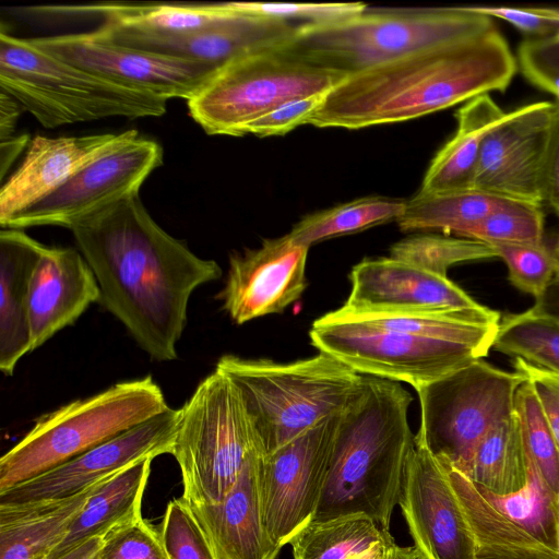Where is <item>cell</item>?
<instances>
[{"label": "cell", "mask_w": 559, "mask_h": 559, "mask_svg": "<svg viewBox=\"0 0 559 559\" xmlns=\"http://www.w3.org/2000/svg\"><path fill=\"white\" fill-rule=\"evenodd\" d=\"M71 231L97 280L99 304L152 359H177L190 297L199 286L222 276L218 263L198 257L164 230L139 194Z\"/></svg>", "instance_id": "obj_1"}, {"label": "cell", "mask_w": 559, "mask_h": 559, "mask_svg": "<svg viewBox=\"0 0 559 559\" xmlns=\"http://www.w3.org/2000/svg\"><path fill=\"white\" fill-rule=\"evenodd\" d=\"M518 69L516 57L495 28L346 75L325 94L308 123L358 130L408 121L504 92Z\"/></svg>", "instance_id": "obj_2"}, {"label": "cell", "mask_w": 559, "mask_h": 559, "mask_svg": "<svg viewBox=\"0 0 559 559\" xmlns=\"http://www.w3.org/2000/svg\"><path fill=\"white\" fill-rule=\"evenodd\" d=\"M413 399L400 382L365 376L338 416L324 487L311 522L364 514L390 531L415 435Z\"/></svg>", "instance_id": "obj_3"}, {"label": "cell", "mask_w": 559, "mask_h": 559, "mask_svg": "<svg viewBox=\"0 0 559 559\" xmlns=\"http://www.w3.org/2000/svg\"><path fill=\"white\" fill-rule=\"evenodd\" d=\"M491 17L469 7L366 8L338 21L306 23L281 46L316 67L346 75L431 46L484 35Z\"/></svg>", "instance_id": "obj_4"}, {"label": "cell", "mask_w": 559, "mask_h": 559, "mask_svg": "<svg viewBox=\"0 0 559 559\" xmlns=\"http://www.w3.org/2000/svg\"><path fill=\"white\" fill-rule=\"evenodd\" d=\"M215 369L239 388L264 455L342 413L365 377L324 352L292 362L224 355Z\"/></svg>", "instance_id": "obj_5"}, {"label": "cell", "mask_w": 559, "mask_h": 559, "mask_svg": "<svg viewBox=\"0 0 559 559\" xmlns=\"http://www.w3.org/2000/svg\"><path fill=\"white\" fill-rule=\"evenodd\" d=\"M0 91L49 129L110 117H160L168 103L60 60L3 28Z\"/></svg>", "instance_id": "obj_6"}, {"label": "cell", "mask_w": 559, "mask_h": 559, "mask_svg": "<svg viewBox=\"0 0 559 559\" xmlns=\"http://www.w3.org/2000/svg\"><path fill=\"white\" fill-rule=\"evenodd\" d=\"M309 335L319 352L356 372L405 382L416 391L484 359L495 342L419 334L383 314L349 316L337 309L317 319Z\"/></svg>", "instance_id": "obj_7"}, {"label": "cell", "mask_w": 559, "mask_h": 559, "mask_svg": "<svg viewBox=\"0 0 559 559\" xmlns=\"http://www.w3.org/2000/svg\"><path fill=\"white\" fill-rule=\"evenodd\" d=\"M152 376L118 382L43 414L0 459V492L168 411Z\"/></svg>", "instance_id": "obj_8"}, {"label": "cell", "mask_w": 559, "mask_h": 559, "mask_svg": "<svg viewBox=\"0 0 559 559\" xmlns=\"http://www.w3.org/2000/svg\"><path fill=\"white\" fill-rule=\"evenodd\" d=\"M261 441L243 396L215 369L179 408L171 450L188 503H217L236 483Z\"/></svg>", "instance_id": "obj_9"}, {"label": "cell", "mask_w": 559, "mask_h": 559, "mask_svg": "<svg viewBox=\"0 0 559 559\" xmlns=\"http://www.w3.org/2000/svg\"><path fill=\"white\" fill-rule=\"evenodd\" d=\"M346 74L309 64L281 46L221 66L189 100L190 117L211 135H246L247 127L294 99L326 94Z\"/></svg>", "instance_id": "obj_10"}, {"label": "cell", "mask_w": 559, "mask_h": 559, "mask_svg": "<svg viewBox=\"0 0 559 559\" xmlns=\"http://www.w3.org/2000/svg\"><path fill=\"white\" fill-rule=\"evenodd\" d=\"M525 377L478 359L417 390L420 421L415 443L465 474L480 440L514 414Z\"/></svg>", "instance_id": "obj_11"}, {"label": "cell", "mask_w": 559, "mask_h": 559, "mask_svg": "<svg viewBox=\"0 0 559 559\" xmlns=\"http://www.w3.org/2000/svg\"><path fill=\"white\" fill-rule=\"evenodd\" d=\"M163 162L162 146L138 134L76 171L55 191L1 224L24 229L79 223L136 195Z\"/></svg>", "instance_id": "obj_12"}, {"label": "cell", "mask_w": 559, "mask_h": 559, "mask_svg": "<svg viewBox=\"0 0 559 559\" xmlns=\"http://www.w3.org/2000/svg\"><path fill=\"white\" fill-rule=\"evenodd\" d=\"M38 49L122 86L189 100L219 68L116 43L97 29L27 37Z\"/></svg>", "instance_id": "obj_13"}, {"label": "cell", "mask_w": 559, "mask_h": 559, "mask_svg": "<svg viewBox=\"0 0 559 559\" xmlns=\"http://www.w3.org/2000/svg\"><path fill=\"white\" fill-rule=\"evenodd\" d=\"M441 464L478 548L559 552L558 496L530 461L526 486L508 495L491 492L455 468Z\"/></svg>", "instance_id": "obj_14"}, {"label": "cell", "mask_w": 559, "mask_h": 559, "mask_svg": "<svg viewBox=\"0 0 559 559\" xmlns=\"http://www.w3.org/2000/svg\"><path fill=\"white\" fill-rule=\"evenodd\" d=\"M340 414L323 419L262 457L263 522L270 538L281 549L313 519L324 487Z\"/></svg>", "instance_id": "obj_15"}, {"label": "cell", "mask_w": 559, "mask_h": 559, "mask_svg": "<svg viewBox=\"0 0 559 559\" xmlns=\"http://www.w3.org/2000/svg\"><path fill=\"white\" fill-rule=\"evenodd\" d=\"M557 109V102L543 100L508 111L484 139L472 189L543 205Z\"/></svg>", "instance_id": "obj_16"}, {"label": "cell", "mask_w": 559, "mask_h": 559, "mask_svg": "<svg viewBox=\"0 0 559 559\" xmlns=\"http://www.w3.org/2000/svg\"><path fill=\"white\" fill-rule=\"evenodd\" d=\"M179 409L168 411L53 467L0 492V504L63 499L129 465L171 453Z\"/></svg>", "instance_id": "obj_17"}, {"label": "cell", "mask_w": 559, "mask_h": 559, "mask_svg": "<svg viewBox=\"0 0 559 559\" xmlns=\"http://www.w3.org/2000/svg\"><path fill=\"white\" fill-rule=\"evenodd\" d=\"M399 504L425 559H476L478 545L447 471L424 445L415 443Z\"/></svg>", "instance_id": "obj_18"}, {"label": "cell", "mask_w": 559, "mask_h": 559, "mask_svg": "<svg viewBox=\"0 0 559 559\" xmlns=\"http://www.w3.org/2000/svg\"><path fill=\"white\" fill-rule=\"evenodd\" d=\"M308 251L309 247L287 234L265 239L259 248L233 253L225 285L217 295L223 309L237 324L284 311L307 288Z\"/></svg>", "instance_id": "obj_19"}, {"label": "cell", "mask_w": 559, "mask_h": 559, "mask_svg": "<svg viewBox=\"0 0 559 559\" xmlns=\"http://www.w3.org/2000/svg\"><path fill=\"white\" fill-rule=\"evenodd\" d=\"M348 278L349 295L337 309L345 314L457 312L485 308L448 277L391 257L364 259L353 266Z\"/></svg>", "instance_id": "obj_20"}, {"label": "cell", "mask_w": 559, "mask_h": 559, "mask_svg": "<svg viewBox=\"0 0 559 559\" xmlns=\"http://www.w3.org/2000/svg\"><path fill=\"white\" fill-rule=\"evenodd\" d=\"M297 25L238 13L224 23L187 33H158L106 23L96 29L122 45L221 67L240 55L283 45Z\"/></svg>", "instance_id": "obj_21"}, {"label": "cell", "mask_w": 559, "mask_h": 559, "mask_svg": "<svg viewBox=\"0 0 559 559\" xmlns=\"http://www.w3.org/2000/svg\"><path fill=\"white\" fill-rule=\"evenodd\" d=\"M136 130L81 136L36 135L0 189V225L38 202L76 171L136 136Z\"/></svg>", "instance_id": "obj_22"}, {"label": "cell", "mask_w": 559, "mask_h": 559, "mask_svg": "<svg viewBox=\"0 0 559 559\" xmlns=\"http://www.w3.org/2000/svg\"><path fill=\"white\" fill-rule=\"evenodd\" d=\"M99 299L97 280L79 250L46 247L28 286L31 352L72 325Z\"/></svg>", "instance_id": "obj_23"}, {"label": "cell", "mask_w": 559, "mask_h": 559, "mask_svg": "<svg viewBox=\"0 0 559 559\" xmlns=\"http://www.w3.org/2000/svg\"><path fill=\"white\" fill-rule=\"evenodd\" d=\"M252 453L236 483L217 503H189L212 543L218 559H277L281 548L263 522L261 461Z\"/></svg>", "instance_id": "obj_24"}, {"label": "cell", "mask_w": 559, "mask_h": 559, "mask_svg": "<svg viewBox=\"0 0 559 559\" xmlns=\"http://www.w3.org/2000/svg\"><path fill=\"white\" fill-rule=\"evenodd\" d=\"M46 247L23 229L0 231V370L4 376H12L20 359L31 353L28 286Z\"/></svg>", "instance_id": "obj_25"}, {"label": "cell", "mask_w": 559, "mask_h": 559, "mask_svg": "<svg viewBox=\"0 0 559 559\" xmlns=\"http://www.w3.org/2000/svg\"><path fill=\"white\" fill-rule=\"evenodd\" d=\"M100 481L63 499L0 504V559H46Z\"/></svg>", "instance_id": "obj_26"}, {"label": "cell", "mask_w": 559, "mask_h": 559, "mask_svg": "<svg viewBox=\"0 0 559 559\" xmlns=\"http://www.w3.org/2000/svg\"><path fill=\"white\" fill-rule=\"evenodd\" d=\"M506 114L489 94L474 97L461 106L455 115L456 131L432 158L418 192L472 189L484 139Z\"/></svg>", "instance_id": "obj_27"}, {"label": "cell", "mask_w": 559, "mask_h": 559, "mask_svg": "<svg viewBox=\"0 0 559 559\" xmlns=\"http://www.w3.org/2000/svg\"><path fill=\"white\" fill-rule=\"evenodd\" d=\"M152 461H138L100 481L66 537L46 559H55L88 538L105 537L111 531L142 518L141 504Z\"/></svg>", "instance_id": "obj_28"}, {"label": "cell", "mask_w": 559, "mask_h": 559, "mask_svg": "<svg viewBox=\"0 0 559 559\" xmlns=\"http://www.w3.org/2000/svg\"><path fill=\"white\" fill-rule=\"evenodd\" d=\"M41 14L100 16L106 24L158 33H187L224 23L238 13L228 2L128 3L40 7Z\"/></svg>", "instance_id": "obj_29"}, {"label": "cell", "mask_w": 559, "mask_h": 559, "mask_svg": "<svg viewBox=\"0 0 559 559\" xmlns=\"http://www.w3.org/2000/svg\"><path fill=\"white\" fill-rule=\"evenodd\" d=\"M507 200L474 189L440 193L417 192L396 221L404 231L439 230L467 238L469 233Z\"/></svg>", "instance_id": "obj_30"}, {"label": "cell", "mask_w": 559, "mask_h": 559, "mask_svg": "<svg viewBox=\"0 0 559 559\" xmlns=\"http://www.w3.org/2000/svg\"><path fill=\"white\" fill-rule=\"evenodd\" d=\"M394 542L372 519L350 514L310 522L289 544L294 559H357Z\"/></svg>", "instance_id": "obj_31"}, {"label": "cell", "mask_w": 559, "mask_h": 559, "mask_svg": "<svg viewBox=\"0 0 559 559\" xmlns=\"http://www.w3.org/2000/svg\"><path fill=\"white\" fill-rule=\"evenodd\" d=\"M463 475L498 495L514 493L526 486L528 460L514 414L480 440Z\"/></svg>", "instance_id": "obj_32"}, {"label": "cell", "mask_w": 559, "mask_h": 559, "mask_svg": "<svg viewBox=\"0 0 559 559\" xmlns=\"http://www.w3.org/2000/svg\"><path fill=\"white\" fill-rule=\"evenodd\" d=\"M492 348L559 374V314L535 304L500 320Z\"/></svg>", "instance_id": "obj_33"}, {"label": "cell", "mask_w": 559, "mask_h": 559, "mask_svg": "<svg viewBox=\"0 0 559 559\" xmlns=\"http://www.w3.org/2000/svg\"><path fill=\"white\" fill-rule=\"evenodd\" d=\"M406 201L384 197H365L304 216L289 236L298 243L311 245L347 234L365 230L403 214Z\"/></svg>", "instance_id": "obj_34"}, {"label": "cell", "mask_w": 559, "mask_h": 559, "mask_svg": "<svg viewBox=\"0 0 559 559\" xmlns=\"http://www.w3.org/2000/svg\"><path fill=\"white\" fill-rule=\"evenodd\" d=\"M390 257L448 277V270L455 264L497 258V254L490 246L478 240L420 234L395 242Z\"/></svg>", "instance_id": "obj_35"}, {"label": "cell", "mask_w": 559, "mask_h": 559, "mask_svg": "<svg viewBox=\"0 0 559 559\" xmlns=\"http://www.w3.org/2000/svg\"><path fill=\"white\" fill-rule=\"evenodd\" d=\"M514 415L528 461L558 496L559 450L536 394L526 379L515 393Z\"/></svg>", "instance_id": "obj_36"}, {"label": "cell", "mask_w": 559, "mask_h": 559, "mask_svg": "<svg viewBox=\"0 0 559 559\" xmlns=\"http://www.w3.org/2000/svg\"><path fill=\"white\" fill-rule=\"evenodd\" d=\"M543 205L507 200L467 236L488 246L544 242Z\"/></svg>", "instance_id": "obj_37"}, {"label": "cell", "mask_w": 559, "mask_h": 559, "mask_svg": "<svg viewBox=\"0 0 559 559\" xmlns=\"http://www.w3.org/2000/svg\"><path fill=\"white\" fill-rule=\"evenodd\" d=\"M509 271V281L518 289L539 300L559 271V259L544 242L499 243L490 246Z\"/></svg>", "instance_id": "obj_38"}, {"label": "cell", "mask_w": 559, "mask_h": 559, "mask_svg": "<svg viewBox=\"0 0 559 559\" xmlns=\"http://www.w3.org/2000/svg\"><path fill=\"white\" fill-rule=\"evenodd\" d=\"M159 534L168 559H218L206 533L182 497L168 502Z\"/></svg>", "instance_id": "obj_39"}, {"label": "cell", "mask_w": 559, "mask_h": 559, "mask_svg": "<svg viewBox=\"0 0 559 559\" xmlns=\"http://www.w3.org/2000/svg\"><path fill=\"white\" fill-rule=\"evenodd\" d=\"M229 5L237 13L280 20L294 24L324 23L344 20L362 12L367 8L362 2H229Z\"/></svg>", "instance_id": "obj_40"}, {"label": "cell", "mask_w": 559, "mask_h": 559, "mask_svg": "<svg viewBox=\"0 0 559 559\" xmlns=\"http://www.w3.org/2000/svg\"><path fill=\"white\" fill-rule=\"evenodd\" d=\"M98 559H168L160 534L140 518L103 538Z\"/></svg>", "instance_id": "obj_41"}, {"label": "cell", "mask_w": 559, "mask_h": 559, "mask_svg": "<svg viewBox=\"0 0 559 559\" xmlns=\"http://www.w3.org/2000/svg\"><path fill=\"white\" fill-rule=\"evenodd\" d=\"M472 11L503 20L519 29L525 39H545L559 34V8L472 5Z\"/></svg>", "instance_id": "obj_42"}, {"label": "cell", "mask_w": 559, "mask_h": 559, "mask_svg": "<svg viewBox=\"0 0 559 559\" xmlns=\"http://www.w3.org/2000/svg\"><path fill=\"white\" fill-rule=\"evenodd\" d=\"M516 61L522 74L538 88L549 81H559V34L524 39L518 48Z\"/></svg>", "instance_id": "obj_43"}, {"label": "cell", "mask_w": 559, "mask_h": 559, "mask_svg": "<svg viewBox=\"0 0 559 559\" xmlns=\"http://www.w3.org/2000/svg\"><path fill=\"white\" fill-rule=\"evenodd\" d=\"M325 94L290 100L260 117L246 129V134L259 138L284 135L301 124L308 123L319 108Z\"/></svg>", "instance_id": "obj_44"}, {"label": "cell", "mask_w": 559, "mask_h": 559, "mask_svg": "<svg viewBox=\"0 0 559 559\" xmlns=\"http://www.w3.org/2000/svg\"><path fill=\"white\" fill-rule=\"evenodd\" d=\"M514 370L532 385L559 450V374L513 359Z\"/></svg>", "instance_id": "obj_45"}, {"label": "cell", "mask_w": 559, "mask_h": 559, "mask_svg": "<svg viewBox=\"0 0 559 559\" xmlns=\"http://www.w3.org/2000/svg\"><path fill=\"white\" fill-rule=\"evenodd\" d=\"M544 203H547L559 218V103L545 169Z\"/></svg>", "instance_id": "obj_46"}, {"label": "cell", "mask_w": 559, "mask_h": 559, "mask_svg": "<svg viewBox=\"0 0 559 559\" xmlns=\"http://www.w3.org/2000/svg\"><path fill=\"white\" fill-rule=\"evenodd\" d=\"M22 111L24 109L13 97L0 91V140L15 135V127Z\"/></svg>", "instance_id": "obj_47"}, {"label": "cell", "mask_w": 559, "mask_h": 559, "mask_svg": "<svg viewBox=\"0 0 559 559\" xmlns=\"http://www.w3.org/2000/svg\"><path fill=\"white\" fill-rule=\"evenodd\" d=\"M476 559H559V552L509 548H478Z\"/></svg>", "instance_id": "obj_48"}, {"label": "cell", "mask_w": 559, "mask_h": 559, "mask_svg": "<svg viewBox=\"0 0 559 559\" xmlns=\"http://www.w3.org/2000/svg\"><path fill=\"white\" fill-rule=\"evenodd\" d=\"M28 134L14 135L12 138L1 140L0 144V174L1 179L5 176L7 170L12 166L16 157L29 144Z\"/></svg>", "instance_id": "obj_49"}, {"label": "cell", "mask_w": 559, "mask_h": 559, "mask_svg": "<svg viewBox=\"0 0 559 559\" xmlns=\"http://www.w3.org/2000/svg\"><path fill=\"white\" fill-rule=\"evenodd\" d=\"M357 559H425V557L414 545L400 546L394 542L379 546Z\"/></svg>", "instance_id": "obj_50"}, {"label": "cell", "mask_w": 559, "mask_h": 559, "mask_svg": "<svg viewBox=\"0 0 559 559\" xmlns=\"http://www.w3.org/2000/svg\"><path fill=\"white\" fill-rule=\"evenodd\" d=\"M103 538L102 536L88 538L55 559H98Z\"/></svg>", "instance_id": "obj_51"}, {"label": "cell", "mask_w": 559, "mask_h": 559, "mask_svg": "<svg viewBox=\"0 0 559 559\" xmlns=\"http://www.w3.org/2000/svg\"><path fill=\"white\" fill-rule=\"evenodd\" d=\"M535 304L548 311L559 314V273L551 282L543 298L537 300Z\"/></svg>", "instance_id": "obj_52"}, {"label": "cell", "mask_w": 559, "mask_h": 559, "mask_svg": "<svg viewBox=\"0 0 559 559\" xmlns=\"http://www.w3.org/2000/svg\"><path fill=\"white\" fill-rule=\"evenodd\" d=\"M556 253H557L558 259H559V241H558V247H557ZM558 273H559V271H558ZM558 273H557V274H558Z\"/></svg>", "instance_id": "obj_53"}, {"label": "cell", "mask_w": 559, "mask_h": 559, "mask_svg": "<svg viewBox=\"0 0 559 559\" xmlns=\"http://www.w3.org/2000/svg\"><path fill=\"white\" fill-rule=\"evenodd\" d=\"M558 508H559V493H558Z\"/></svg>", "instance_id": "obj_54"}]
</instances>
